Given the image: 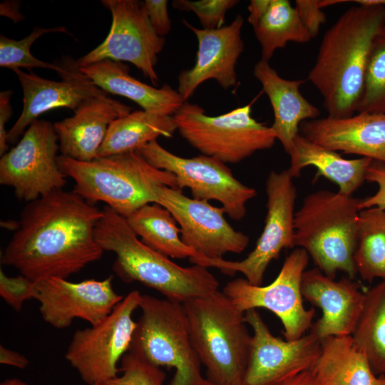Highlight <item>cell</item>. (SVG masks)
Masks as SVG:
<instances>
[{"mask_svg":"<svg viewBox=\"0 0 385 385\" xmlns=\"http://www.w3.org/2000/svg\"><path fill=\"white\" fill-rule=\"evenodd\" d=\"M202 385H216L211 381H210L208 379H206L204 381L203 384Z\"/></svg>","mask_w":385,"mask_h":385,"instance_id":"48","label":"cell"},{"mask_svg":"<svg viewBox=\"0 0 385 385\" xmlns=\"http://www.w3.org/2000/svg\"><path fill=\"white\" fill-rule=\"evenodd\" d=\"M351 337L374 373L385 374V279L365 292L364 308Z\"/></svg>","mask_w":385,"mask_h":385,"instance_id":"30","label":"cell"},{"mask_svg":"<svg viewBox=\"0 0 385 385\" xmlns=\"http://www.w3.org/2000/svg\"><path fill=\"white\" fill-rule=\"evenodd\" d=\"M20 7L19 1H4L0 4V15L17 23L25 19V16L20 12Z\"/></svg>","mask_w":385,"mask_h":385,"instance_id":"42","label":"cell"},{"mask_svg":"<svg viewBox=\"0 0 385 385\" xmlns=\"http://www.w3.org/2000/svg\"><path fill=\"white\" fill-rule=\"evenodd\" d=\"M1 226L4 228H6L9 230L16 231L19 227V222L9 220V221H1Z\"/></svg>","mask_w":385,"mask_h":385,"instance_id":"45","label":"cell"},{"mask_svg":"<svg viewBox=\"0 0 385 385\" xmlns=\"http://www.w3.org/2000/svg\"><path fill=\"white\" fill-rule=\"evenodd\" d=\"M155 202L172 214L180 225L182 241L198 256L222 259L229 252L241 253L249 244V236L226 220L222 207L190 198L181 190L165 185L155 188Z\"/></svg>","mask_w":385,"mask_h":385,"instance_id":"15","label":"cell"},{"mask_svg":"<svg viewBox=\"0 0 385 385\" xmlns=\"http://www.w3.org/2000/svg\"><path fill=\"white\" fill-rule=\"evenodd\" d=\"M77 70L105 92L128 98L145 111L173 115L185 102L178 90L166 83L157 88L135 78L120 61L106 59Z\"/></svg>","mask_w":385,"mask_h":385,"instance_id":"24","label":"cell"},{"mask_svg":"<svg viewBox=\"0 0 385 385\" xmlns=\"http://www.w3.org/2000/svg\"><path fill=\"white\" fill-rule=\"evenodd\" d=\"M290 166L287 169L290 175L299 177L307 166L317 168V178L323 176L339 186V192L348 195L362 185L368 168L373 160L361 157L345 159L337 152L324 148L310 141L299 133L294 139L289 153Z\"/></svg>","mask_w":385,"mask_h":385,"instance_id":"25","label":"cell"},{"mask_svg":"<svg viewBox=\"0 0 385 385\" xmlns=\"http://www.w3.org/2000/svg\"><path fill=\"white\" fill-rule=\"evenodd\" d=\"M312 38L318 34L321 25L326 22L325 14L318 0H297L294 6Z\"/></svg>","mask_w":385,"mask_h":385,"instance_id":"38","label":"cell"},{"mask_svg":"<svg viewBox=\"0 0 385 385\" xmlns=\"http://www.w3.org/2000/svg\"><path fill=\"white\" fill-rule=\"evenodd\" d=\"M308 260L307 251L297 247L287 257L270 284L253 285L245 278H237L225 284L222 292L242 312L260 307L269 309L281 320L285 339H297L311 328L315 314L314 308L305 309L301 292Z\"/></svg>","mask_w":385,"mask_h":385,"instance_id":"14","label":"cell"},{"mask_svg":"<svg viewBox=\"0 0 385 385\" xmlns=\"http://www.w3.org/2000/svg\"><path fill=\"white\" fill-rule=\"evenodd\" d=\"M238 3L237 0H175L172 5L175 9L195 13L204 29H215L222 26L227 11Z\"/></svg>","mask_w":385,"mask_h":385,"instance_id":"35","label":"cell"},{"mask_svg":"<svg viewBox=\"0 0 385 385\" xmlns=\"http://www.w3.org/2000/svg\"><path fill=\"white\" fill-rule=\"evenodd\" d=\"M301 292L322 311L321 318L312 324L311 334L321 340L352 335L365 301V293L356 282L349 278L335 281L316 267L303 272Z\"/></svg>","mask_w":385,"mask_h":385,"instance_id":"20","label":"cell"},{"mask_svg":"<svg viewBox=\"0 0 385 385\" xmlns=\"http://www.w3.org/2000/svg\"><path fill=\"white\" fill-rule=\"evenodd\" d=\"M144 4L149 21L155 33L161 37L169 34L171 21L168 11V1L145 0Z\"/></svg>","mask_w":385,"mask_h":385,"instance_id":"39","label":"cell"},{"mask_svg":"<svg viewBox=\"0 0 385 385\" xmlns=\"http://www.w3.org/2000/svg\"><path fill=\"white\" fill-rule=\"evenodd\" d=\"M299 130L304 137L324 148L385 163V113L316 118L301 123Z\"/></svg>","mask_w":385,"mask_h":385,"instance_id":"21","label":"cell"},{"mask_svg":"<svg viewBox=\"0 0 385 385\" xmlns=\"http://www.w3.org/2000/svg\"><path fill=\"white\" fill-rule=\"evenodd\" d=\"M361 200L339 191L319 190L305 197L294 212V247L305 250L317 268L331 279L339 271L351 279L356 274L354 254Z\"/></svg>","mask_w":385,"mask_h":385,"instance_id":"6","label":"cell"},{"mask_svg":"<svg viewBox=\"0 0 385 385\" xmlns=\"http://www.w3.org/2000/svg\"><path fill=\"white\" fill-rule=\"evenodd\" d=\"M12 94L11 90L0 93V155L7 152L9 143L7 140L8 132L6 130V123L12 115V108L10 98Z\"/></svg>","mask_w":385,"mask_h":385,"instance_id":"40","label":"cell"},{"mask_svg":"<svg viewBox=\"0 0 385 385\" xmlns=\"http://www.w3.org/2000/svg\"><path fill=\"white\" fill-rule=\"evenodd\" d=\"M35 293L34 282L21 274L8 277L0 270V295L15 310H21L26 301L34 299Z\"/></svg>","mask_w":385,"mask_h":385,"instance_id":"36","label":"cell"},{"mask_svg":"<svg viewBox=\"0 0 385 385\" xmlns=\"http://www.w3.org/2000/svg\"><path fill=\"white\" fill-rule=\"evenodd\" d=\"M130 111L128 106L110 97L86 101L73 116L53 123L61 155L83 162L98 158L112 122Z\"/></svg>","mask_w":385,"mask_h":385,"instance_id":"22","label":"cell"},{"mask_svg":"<svg viewBox=\"0 0 385 385\" xmlns=\"http://www.w3.org/2000/svg\"><path fill=\"white\" fill-rule=\"evenodd\" d=\"M183 23L194 33L198 43L195 65L182 71L178 78L177 90L184 101L209 79L216 80L225 90L235 86V66L244 51L242 16L238 14L229 25L215 29L196 28L184 19Z\"/></svg>","mask_w":385,"mask_h":385,"instance_id":"18","label":"cell"},{"mask_svg":"<svg viewBox=\"0 0 385 385\" xmlns=\"http://www.w3.org/2000/svg\"><path fill=\"white\" fill-rule=\"evenodd\" d=\"M120 376L102 385H163L165 373L137 354L128 351L120 360Z\"/></svg>","mask_w":385,"mask_h":385,"instance_id":"34","label":"cell"},{"mask_svg":"<svg viewBox=\"0 0 385 385\" xmlns=\"http://www.w3.org/2000/svg\"><path fill=\"white\" fill-rule=\"evenodd\" d=\"M287 169L272 170L266 180L267 215L263 231L254 250L241 261L208 259L196 256L189 259L193 265L215 267L223 274L234 276L241 272L249 283L261 285L269 264L284 248L294 245L296 188Z\"/></svg>","mask_w":385,"mask_h":385,"instance_id":"10","label":"cell"},{"mask_svg":"<svg viewBox=\"0 0 385 385\" xmlns=\"http://www.w3.org/2000/svg\"><path fill=\"white\" fill-rule=\"evenodd\" d=\"M244 316L253 334L243 385H274L314 366L322 354L321 339L309 333L282 340L270 332L256 309Z\"/></svg>","mask_w":385,"mask_h":385,"instance_id":"16","label":"cell"},{"mask_svg":"<svg viewBox=\"0 0 385 385\" xmlns=\"http://www.w3.org/2000/svg\"><path fill=\"white\" fill-rule=\"evenodd\" d=\"M353 2L357 3L360 6H385V0H355Z\"/></svg>","mask_w":385,"mask_h":385,"instance_id":"44","label":"cell"},{"mask_svg":"<svg viewBox=\"0 0 385 385\" xmlns=\"http://www.w3.org/2000/svg\"><path fill=\"white\" fill-rule=\"evenodd\" d=\"M102 216L103 210L73 190H56L26 202L1 262L34 282L67 279L101 258L95 228Z\"/></svg>","mask_w":385,"mask_h":385,"instance_id":"1","label":"cell"},{"mask_svg":"<svg viewBox=\"0 0 385 385\" xmlns=\"http://www.w3.org/2000/svg\"><path fill=\"white\" fill-rule=\"evenodd\" d=\"M349 1H344V0H322L319 1V6L322 9L329 6L333 4H337L339 3H344Z\"/></svg>","mask_w":385,"mask_h":385,"instance_id":"47","label":"cell"},{"mask_svg":"<svg viewBox=\"0 0 385 385\" xmlns=\"http://www.w3.org/2000/svg\"><path fill=\"white\" fill-rule=\"evenodd\" d=\"M359 113H385V24L375 36L369 57Z\"/></svg>","mask_w":385,"mask_h":385,"instance_id":"32","label":"cell"},{"mask_svg":"<svg viewBox=\"0 0 385 385\" xmlns=\"http://www.w3.org/2000/svg\"><path fill=\"white\" fill-rule=\"evenodd\" d=\"M354 261L363 280L385 279V210H360Z\"/></svg>","mask_w":385,"mask_h":385,"instance_id":"31","label":"cell"},{"mask_svg":"<svg viewBox=\"0 0 385 385\" xmlns=\"http://www.w3.org/2000/svg\"><path fill=\"white\" fill-rule=\"evenodd\" d=\"M141 297L138 290L130 292L101 322L73 334L65 359L87 385H102L118 376L137 327L133 314Z\"/></svg>","mask_w":385,"mask_h":385,"instance_id":"9","label":"cell"},{"mask_svg":"<svg viewBox=\"0 0 385 385\" xmlns=\"http://www.w3.org/2000/svg\"><path fill=\"white\" fill-rule=\"evenodd\" d=\"M0 363L23 369L29 365V361L23 354L1 345Z\"/></svg>","mask_w":385,"mask_h":385,"instance_id":"41","label":"cell"},{"mask_svg":"<svg viewBox=\"0 0 385 385\" xmlns=\"http://www.w3.org/2000/svg\"><path fill=\"white\" fill-rule=\"evenodd\" d=\"M274 385H315L311 370L283 380Z\"/></svg>","mask_w":385,"mask_h":385,"instance_id":"43","label":"cell"},{"mask_svg":"<svg viewBox=\"0 0 385 385\" xmlns=\"http://www.w3.org/2000/svg\"><path fill=\"white\" fill-rule=\"evenodd\" d=\"M58 164L75 183L73 191L91 204L103 202L124 217L155 202V188L180 190L173 173L158 169L137 150L98 158L89 162L58 156Z\"/></svg>","mask_w":385,"mask_h":385,"instance_id":"4","label":"cell"},{"mask_svg":"<svg viewBox=\"0 0 385 385\" xmlns=\"http://www.w3.org/2000/svg\"><path fill=\"white\" fill-rule=\"evenodd\" d=\"M252 26L261 46V59L267 61L288 42L305 43L312 38L287 0H270L266 11Z\"/></svg>","mask_w":385,"mask_h":385,"instance_id":"29","label":"cell"},{"mask_svg":"<svg viewBox=\"0 0 385 385\" xmlns=\"http://www.w3.org/2000/svg\"><path fill=\"white\" fill-rule=\"evenodd\" d=\"M177 125L173 115L135 111L112 122L98 158L138 150L158 137L171 138Z\"/></svg>","mask_w":385,"mask_h":385,"instance_id":"27","label":"cell"},{"mask_svg":"<svg viewBox=\"0 0 385 385\" xmlns=\"http://www.w3.org/2000/svg\"><path fill=\"white\" fill-rule=\"evenodd\" d=\"M137 151L152 166L175 175L180 190L189 188L192 198L220 202L233 220L240 221L245 216L246 203L257 195L255 189L242 184L225 163L215 158L202 154L180 157L163 148L157 140Z\"/></svg>","mask_w":385,"mask_h":385,"instance_id":"11","label":"cell"},{"mask_svg":"<svg viewBox=\"0 0 385 385\" xmlns=\"http://www.w3.org/2000/svg\"><path fill=\"white\" fill-rule=\"evenodd\" d=\"M322 354L311 369L315 385H385V374L372 371L351 336L322 340Z\"/></svg>","mask_w":385,"mask_h":385,"instance_id":"26","label":"cell"},{"mask_svg":"<svg viewBox=\"0 0 385 385\" xmlns=\"http://www.w3.org/2000/svg\"><path fill=\"white\" fill-rule=\"evenodd\" d=\"M142 315L128 351L151 364L174 368L169 385H202L201 362L190 337L182 303L142 294Z\"/></svg>","mask_w":385,"mask_h":385,"instance_id":"7","label":"cell"},{"mask_svg":"<svg viewBox=\"0 0 385 385\" xmlns=\"http://www.w3.org/2000/svg\"><path fill=\"white\" fill-rule=\"evenodd\" d=\"M101 3L112 16L108 36L96 48L67 66L77 70L106 59L127 61L156 86L159 78L155 67L165 39L153 29L144 1L102 0Z\"/></svg>","mask_w":385,"mask_h":385,"instance_id":"12","label":"cell"},{"mask_svg":"<svg viewBox=\"0 0 385 385\" xmlns=\"http://www.w3.org/2000/svg\"><path fill=\"white\" fill-rule=\"evenodd\" d=\"M126 220L143 243L166 257L190 259L197 255L182 241L179 235L180 228L172 214L158 203L142 206Z\"/></svg>","mask_w":385,"mask_h":385,"instance_id":"28","label":"cell"},{"mask_svg":"<svg viewBox=\"0 0 385 385\" xmlns=\"http://www.w3.org/2000/svg\"><path fill=\"white\" fill-rule=\"evenodd\" d=\"M365 180L377 184L379 189L374 195L361 200L359 210L371 207L385 210V163L373 160L367 169Z\"/></svg>","mask_w":385,"mask_h":385,"instance_id":"37","label":"cell"},{"mask_svg":"<svg viewBox=\"0 0 385 385\" xmlns=\"http://www.w3.org/2000/svg\"><path fill=\"white\" fill-rule=\"evenodd\" d=\"M183 304L207 379L216 385H243L251 341L245 312L219 289Z\"/></svg>","mask_w":385,"mask_h":385,"instance_id":"5","label":"cell"},{"mask_svg":"<svg viewBox=\"0 0 385 385\" xmlns=\"http://www.w3.org/2000/svg\"><path fill=\"white\" fill-rule=\"evenodd\" d=\"M113 279V275L103 280L79 282L57 277L45 279L35 282L34 299L39 302L43 319L55 328H66L75 319L95 325L124 298L115 292Z\"/></svg>","mask_w":385,"mask_h":385,"instance_id":"17","label":"cell"},{"mask_svg":"<svg viewBox=\"0 0 385 385\" xmlns=\"http://www.w3.org/2000/svg\"><path fill=\"white\" fill-rule=\"evenodd\" d=\"M61 74L62 81L48 80L20 68L14 69L24 92L22 113L8 131L9 144H14L25 129L42 113L57 108L75 111L92 98H108V93L98 87L88 76L70 68Z\"/></svg>","mask_w":385,"mask_h":385,"instance_id":"19","label":"cell"},{"mask_svg":"<svg viewBox=\"0 0 385 385\" xmlns=\"http://www.w3.org/2000/svg\"><path fill=\"white\" fill-rule=\"evenodd\" d=\"M385 24V6H356L326 31L307 78L332 118L354 115L361 99L374 39Z\"/></svg>","mask_w":385,"mask_h":385,"instance_id":"2","label":"cell"},{"mask_svg":"<svg viewBox=\"0 0 385 385\" xmlns=\"http://www.w3.org/2000/svg\"><path fill=\"white\" fill-rule=\"evenodd\" d=\"M253 74L261 83L273 108L274 120L271 128L274 134L289 154L301 123L316 119L320 112L300 93L299 87L304 81L282 78L269 61L262 59L255 65Z\"/></svg>","mask_w":385,"mask_h":385,"instance_id":"23","label":"cell"},{"mask_svg":"<svg viewBox=\"0 0 385 385\" xmlns=\"http://www.w3.org/2000/svg\"><path fill=\"white\" fill-rule=\"evenodd\" d=\"M180 135L202 155L224 163H237L258 150L272 148L271 127L252 116L251 105L210 116L197 104L185 101L173 115Z\"/></svg>","mask_w":385,"mask_h":385,"instance_id":"8","label":"cell"},{"mask_svg":"<svg viewBox=\"0 0 385 385\" xmlns=\"http://www.w3.org/2000/svg\"><path fill=\"white\" fill-rule=\"evenodd\" d=\"M58 138L53 124L33 122L18 143L0 158V183L29 202L60 189L66 176L58 164Z\"/></svg>","mask_w":385,"mask_h":385,"instance_id":"13","label":"cell"},{"mask_svg":"<svg viewBox=\"0 0 385 385\" xmlns=\"http://www.w3.org/2000/svg\"><path fill=\"white\" fill-rule=\"evenodd\" d=\"M103 251L115 255L113 270L125 282H139L171 301L183 304L218 290L219 282L207 267H181L138 239L126 218L106 205L95 228Z\"/></svg>","mask_w":385,"mask_h":385,"instance_id":"3","label":"cell"},{"mask_svg":"<svg viewBox=\"0 0 385 385\" xmlns=\"http://www.w3.org/2000/svg\"><path fill=\"white\" fill-rule=\"evenodd\" d=\"M0 385H30L26 381H24L17 378L7 379L1 382Z\"/></svg>","mask_w":385,"mask_h":385,"instance_id":"46","label":"cell"},{"mask_svg":"<svg viewBox=\"0 0 385 385\" xmlns=\"http://www.w3.org/2000/svg\"><path fill=\"white\" fill-rule=\"evenodd\" d=\"M48 33H66L65 26L45 29L34 27L32 32L25 38L16 41L4 35L0 36V66L11 68H26L30 71L33 68H49L61 74L66 73L68 68L55 63L42 61L35 58L30 52L31 46L40 36Z\"/></svg>","mask_w":385,"mask_h":385,"instance_id":"33","label":"cell"}]
</instances>
